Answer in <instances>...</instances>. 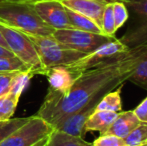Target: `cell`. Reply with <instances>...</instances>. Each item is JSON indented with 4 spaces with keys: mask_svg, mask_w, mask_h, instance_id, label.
Here are the masks:
<instances>
[{
    "mask_svg": "<svg viewBox=\"0 0 147 146\" xmlns=\"http://www.w3.org/2000/svg\"><path fill=\"white\" fill-rule=\"evenodd\" d=\"M146 50L147 45L131 48L122 56L83 71L65 94L48 89L36 115L54 128L66 116L124 84Z\"/></svg>",
    "mask_w": 147,
    "mask_h": 146,
    "instance_id": "obj_1",
    "label": "cell"
},
{
    "mask_svg": "<svg viewBox=\"0 0 147 146\" xmlns=\"http://www.w3.org/2000/svg\"><path fill=\"white\" fill-rule=\"evenodd\" d=\"M0 22L29 35L49 36L54 32L27 1H0Z\"/></svg>",
    "mask_w": 147,
    "mask_h": 146,
    "instance_id": "obj_2",
    "label": "cell"
},
{
    "mask_svg": "<svg viewBox=\"0 0 147 146\" xmlns=\"http://www.w3.org/2000/svg\"><path fill=\"white\" fill-rule=\"evenodd\" d=\"M0 32L7 47L18 59L27 66L33 75H45V69L38 56L34 44L25 33L0 22Z\"/></svg>",
    "mask_w": 147,
    "mask_h": 146,
    "instance_id": "obj_3",
    "label": "cell"
},
{
    "mask_svg": "<svg viewBox=\"0 0 147 146\" xmlns=\"http://www.w3.org/2000/svg\"><path fill=\"white\" fill-rule=\"evenodd\" d=\"M26 35L34 44L43 68L45 69V73L50 67L57 65H70L86 55L79 51L64 47L52 35Z\"/></svg>",
    "mask_w": 147,
    "mask_h": 146,
    "instance_id": "obj_4",
    "label": "cell"
},
{
    "mask_svg": "<svg viewBox=\"0 0 147 146\" xmlns=\"http://www.w3.org/2000/svg\"><path fill=\"white\" fill-rule=\"evenodd\" d=\"M128 9L129 23L120 41L128 48L147 45V0H122Z\"/></svg>",
    "mask_w": 147,
    "mask_h": 146,
    "instance_id": "obj_5",
    "label": "cell"
},
{
    "mask_svg": "<svg viewBox=\"0 0 147 146\" xmlns=\"http://www.w3.org/2000/svg\"><path fill=\"white\" fill-rule=\"evenodd\" d=\"M53 130L52 126L44 119L33 115L0 142V146H34L48 137Z\"/></svg>",
    "mask_w": 147,
    "mask_h": 146,
    "instance_id": "obj_6",
    "label": "cell"
},
{
    "mask_svg": "<svg viewBox=\"0 0 147 146\" xmlns=\"http://www.w3.org/2000/svg\"><path fill=\"white\" fill-rule=\"evenodd\" d=\"M52 36L66 48L79 51L84 54L93 52L99 46L115 38V36L92 33L74 28L54 30Z\"/></svg>",
    "mask_w": 147,
    "mask_h": 146,
    "instance_id": "obj_7",
    "label": "cell"
},
{
    "mask_svg": "<svg viewBox=\"0 0 147 146\" xmlns=\"http://www.w3.org/2000/svg\"><path fill=\"white\" fill-rule=\"evenodd\" d=\"M129 49L130 48H128L124 43L120 41V39L115 37L112 40L99 46L93 52L86 54L78 61L70 64V66L80 72H83L87 69L104 64L108 61L122 56L126 52H128Z\"/></svg>",
    "mask_w": 147,
    "mask_h": 146,
    "instance_id": "obj_8",
    "label": "cell"
},
{
    "mask_svg": "<svg viewBox=\"0 0 147 146\" xmlns=\"http://www.w3.org/2000/svg\"><path fill=\"white\" fill-rule=\"evenodd\" d=\"M31 3L41 20L54 30L72 28L66 7L60 0H37Z\"/></svg>",
    "mask_w": 147,
    "mask_h": 146,
    "instance_id": "obj_9",
    "label": "cell"
},
{
    "mask_svg": "<svg viewBox=\"0 0 147 146\" xmlns=\"http://www.w3.org/2000/svg\"><path fill=\"white\" fill-rule=\"evenodd\" d=\"M100 100L96 99L91 101L86 106H84L82 109L76 111L72 114L66 116L62 119L60 122L57 123L54 126V130L61 131L66 134L72 135V136L81 137L83 138V135L85 134V123L91 113L95 110L97 103Z\"/></svg>",
    "mask_w": 147,
    "mask_h": 146,
    "instance_id": "obj_10",
    "label": "cell"
},
{
    "mask_svg": "<svg viewBox=\"0 0 147 146\" xmlns=\"http://www.w3.org/2000/svg\"><path fill=\"white\" fill-rule=\"evenodd\" d=\"M81 73L70 65H57L47 69L44 76L48 80V89L59 94H65L69 91Z\"/></svg>",
    "mask_w": 147,
    "mask_h": 146,
    "instance_id": "obj_11",
    "label": "cell"
},
{
    "mask_svg": "<svg viewBox=\"0 0 147 146\" xmlns=\"http://www.w3.org/2000/svg\"><path fill=\"white\" fill-rule=\"evenodd\" d=\"M122 0H60L67 9L77 12L96 22L101 28V19L107 4Z\"/></svg>",
    "mask_w": 147,
    "mask_h": 146,
    "instance_id": "obj_12",
    "label": "cell"
},
{
    "mask_svg": "<svg viewBox=\"0 0 147 146\" xmlns=\"http://www.w3.org/2000/svg\"><path fill=\"white\" fill-rule=\"evenodd\" d=\"M140 122L141 121L134 114L133 110L119 112L115 120L105 133L116 135L118 137L125 139L140 124Z\"/></svg>",
    "mask_w": 147,
    "mask_h": 146,
    "instance_id": "obj_13",
    "label": "cell"
},
{
    "mask_svg": "<svg viewBox=\"0 0 147 146\" xmlns=\"http://www.w3.org/2000/svg\"><path fill=\"white\" fill-rule=\"evenodd\" d=\"M117 114L118 113L116 112H110V111L94 110L86 120L85 132L98 131L100 134H104L115 120Z\"/></svg>",
    "mask_w": 147,
    "mask_h": 146,
    "instance_id": "obj_14",
    "label": "cell"
},
{
    "mask_svg": "<svg viewBox=\"0 0 147 146\" xmlns=\"http://www.w3.org/2000/svg\"><path fill=\"white\" fill-rule=\"evenodd\" d=\"M124 84L118 86L112 91H109L100 99L97 103L95 110H103L110 111V112L119 113L122 110V102H121V89Z\"/></svg>",
    "mask_w": 147,
    "mask_h": 146,
    "instance_id": "obj_15",
    "label": "cell"
},
{
    "mask_svg": "<svg viewBox=\"0 0 147 146\" xmlns=\"http://www.w3.org/2000/svg\"><path fill=\"white\" fill-rule=\"evenodd\" d=\"M67 15L69 22L71 24L72 28L78 30H82V31H87V32H92V33H97V34H103L101 28L99 27V25L94 22L92 19L86 17V16L82 15L77 12H74L70 9H67Z\"/></svg>",
    "mask_w": 147,
    "mask_h": 146,
    "instance_id": "obj_16",
    "label": "cell"
},
{
    "mask_svg": "<svg viewBox=\"0 0 147 146\" xmlns=\"http://www.w3.org/2000/svg\"><path fill=\"white\" fill-rule=\"evenodd\" d=\"M45 146H94L81 137L72 136L61 131L53 130Z\"/></svg>",
    "mask_w": 147,
    "mask_h": 146,
    "instance_id": "obj_17",
    "label": "cell"
},
{
    "mask_svg": "<svg viewBox=\"0 0 147 146\" xmlns=\"http://www.w3.org/2000/svg\"><path fill=\"white\" fill-rule=\"evenodd\" d=\"M19 98L20 96L11 92H7L0 97V122L12 118L17 108Z\"/></svg>",
    "mask_w": 147,
    "mask_h": 146,
    "instance_id": "obj_18",
    "label": "cell"
},
{
    "mask_svg": "<svg viewBox=\"0 0 147 146\" xmlns=\"http://www.w3.org/2000/svg\"><path fill=\"white\" fill-rule=\"evenodd\" d=\"M128 80L135 85L147 90V50L136 64Z\"/></svg>",
    "mask_w": 147,
    "mask_h": 146,
    "instance_id": "obj_19",
    "label": "cell"
},
{
    "mask_svg": "<svg viewBox=\"0 0 147 146\" xmlns=\"http://www.w3.org/2000/svg\"><path fill=\"white\" fill-rule=\"evenodd\" d=\"M128 146H147V123L140 124L125 138Z\"/></svg>",
    "mask_w": 147,
    "mask_h": 146,
    "instance_id": "obj_20",
    "label": "cell"
},
{
    "mask_svg": "<svg viewBox=\"0 0 147 146\" xmlns=\"http://www.w3.org/2000/svg\"><path fill=\"white\" fill-rule=\"evenodd\" d=\"M29 71L25 64L16 56L0 57V73Z\"/></svg>",
    "mask_w": 147,
    "mask_h": 146,
    "instance_id": "obj_21",
    "label": "cell"
},
{
    "mask_svg": "<svg viewBox=\"0 0 147 146\" xmlns=\"http://www.w3.org/2000/svg\"><path fill=\"white\" fill-rule=\"evenodd\" d=\"M33 74L30 71H23V72H17L13 77L10 86L9 92L14 93L18 96H21L23 91L29 84L30 79L33 77Z\"/></svg>",
    "mask_w": 147,
    "mask_h": 146,
    "instance_id": "obj_22",
    "label": "cell"
},
{
    "mask_svg": "<svg viewBox=\"0 0 147 146\" xmlns=\"http://www.w3.org/2000/svg\"><path fill=\"white\" fill-rule=\"evenodd\" d=\"M101 30H102V33L107 36H114L115 32L117 31L115 27L114 17H113L112 3L107 4L104 8L102 19H101Z\"/></svg>",
    "mask_w": 147,
    "mask_h": 146,
    "instance_id": "obj_23",
    "label": "cell"
},
{
    "mask_svg": "<svg viewBox=\"0 0 147 146\" xmlns=\"http://www.w3.org/2000/svg\"><path fill=\"white\" fill-rule=\"evenodd\" d=\"M29 117H18V118H11L7 121L0 122V142L4 140L9 134L15 131L18 127L28 120Z\"/></svg>",
    "mask_w": 147,
    "mask_h": 146,
    "instance_id": "obj_24",
    "label": "cell"
},
{
    "mask_svg": "<svg viewBox=\"0 0 147 146\" xmlns=\"http://www.w3.org/2000/svg\"><path fill=\"white\" fill-rule=\"evenodd\" d=\"M112 9H113V17H114L115 27H116V30H118L127 22L128 18H129V13H128L127 7H126L125 4L122 1L113 2Z\"/></svg>",
    "mask_w": 147,
    "mask_h": 146,
    "instance_id": "obj_25",
    "label": "cell"
},
{
    "mask_svg": "<svg viewBox=\"0 0 147 146\" xmlns=\"http://www.w3.org/2000/svg\"><path fill=\"white\" fill-rule=\"evenodd\" d=\"M94 146H128L125 139L113 134H101L92 143Z\"/></svg>",
    "mask_w": 147,
    "mask_h": 146,
    "instance_id": "obj_26",
    "label": "cell"
},
{
    "mask_svg": "<svg viewBox=\"0 0 147 146\" xmlns=\"http://www.w3.org/2000/svg\"><path fill=\"white\" fill-rule=\"evenodd\" d=\"M17 72H10V73H0V97L7 92H9L10 86L13 77Z\"/></svg>",
    "mask_w": 147,
    "mask_h": 146,
    "instance_id": "obj_27",
    "label": "cell"
},
{
    "mask_svg": "<svg viewBox=\"0 0 147 146\" xmlns=\"http://www.w3.org/2000/svg\"><path fill=\"white\" fill-rule=\"evenodd\" d=\"M133 112L141 122L147 123V97L133 110Z\"/></svg>",
    "mask_w": 147,
    "mask_h": 146,
    "instance_id": "obj_28",
    "label": "cell"
},
{
    "mask_svg": "<svg viewBox=\"0 0 147 146\" xmlns=\"http://www.w3.org/2000/svg\"><path fill=\"white\" fill-rule=\"evenodd\" d=\"M14 54L6 47L0 45V57H13Z\"/></svg>",
    "mask_w": 147,
    "mask_h": 146,
    "instance_id": "obj_29",
    "label": "cell"
},
{
    "mask_svg": "<svg viewBox=\"0 0 147 146\" xmlns=\"http://www.w3.org/2000/svg\"><path fill=\"white\" fill-rule=\"evenodd\" d=\"M48 137H49V136H48ZM48 137H46V138L42 139V140H41L40 142H38L36 145H34V146H45V144L47 143V140H48Z\"/></svg>",
    "mask_w": 147,
    "mask_h": 146,
    "instance_id": "obj_30",
    "label": "cell"
},
{
    "mask_svg": "<svg viewBox=\"0 0 147 146\" xmlns=\"http://www.w3.org/2000/svg\"><path fill=\"white\" fill-rule=\"evenodd\" d=\"M0 45H2V46H4V47H6V48H8L7 44H6V42H5V40H4L3 36H2L1 32H0Z\"/></svg>",
    "mask_w": 147,
    "mask_h": 146,
    "instance_id": "obj_31",
    "label": "cell"
},
{
    "mask_svg": "<svg viewBox=\"0 0 147 146\" xmlns=\"http://www.w3.org/2000/svg\"><path fill=\"white\" fill-rule=\"evenodd\" d=\"M0 1H27V2H33L37 0H0Z\"/></svg>",
    "mask_w": 147,
    "mask_h": 146,
    "instance_id": "obj_32",
    "label": "cell"
}]
</instances>
